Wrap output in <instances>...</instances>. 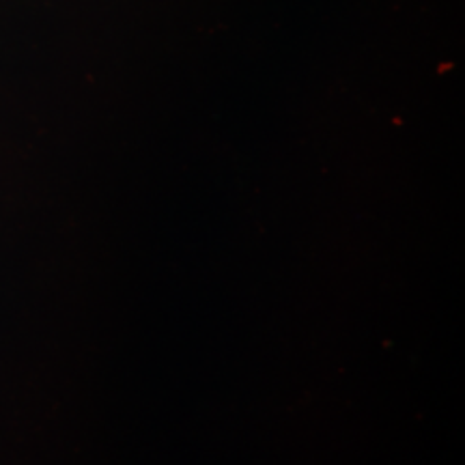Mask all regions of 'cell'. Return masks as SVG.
Instances as JSON below:
<instances>
[]
</instances>
